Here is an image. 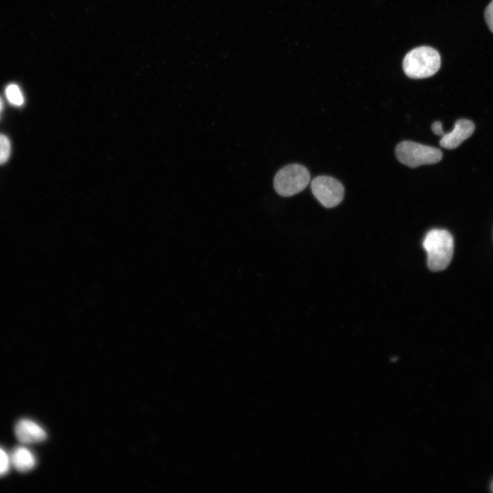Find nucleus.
I'll use <instances>...</instances> for the list:
<instances>
[{
  "mask_svg": "<svg viewBox=\"0 0 493 493\" xmlns=\"http://www.w3.org/2000/svg\"><path fill=\"white\" fill-rule=\"evenodd\" d=\"M10 465V455L0 447V477L4 476L8 472Z\"/></svg>",
  "mask_w": 493,
  "mask_h": 493,
  "instance_id": "9b49d317",
  "label": "nucleus"
},
{
  "mask_svg": "<svg viewBox=\"0 0 493 493\" xmlns=\"http://www.w3.org/2000/svg\"><path fill=\"white\" fill-rule=\"evenodd\" d=\"M309 180L310 174L306 167L299 164H291L277 173L273 185L279 195L290 197L305 189Z\"/></svg>",
  "mask_w": 493,
  "mask_h": 493,
  "instance_id": "20e7f679",
  "label": "nucleus"
},
{
  "mask_svg": "<svg viewBox=\"0 0 493 493\" xmlns=\"http://www.w3.org/2000/svg\"><path fill=\"white\" fill-rule=\"evenodd\" d=\"M485 19L489 29L493 32V0L485 9Z\"/></svg>",
  "mask_w": 493,
  "mask_h": 493,
  "instance_id": "f8f14e48",
  "label": "nucleus"
},
{
  "mask_svg": "<svg viewBox=\"0 0 493 493\" xmlns=\"http://www.w3.org/2000/svg\"><path fill=\"white\" fill-rule=\"evenodd\" d=\"M11 144L9 138L0 134V164L5 163L10 157Z\"/></svg>",
  "mask_w": 493,
  "mask_h": 493,
  "instance_id": "9d476101",
  "label": "nucleus"
},
{
  "mask_svg": "<svg viewBox=\"0 0 493 493\" xmlns=\"http://www.w3.org/2000/svg\"><path fill=\"white\" fill-rule=\"evenodd\" d=\"M475 128V124L470 120H457L455 123L453 129L442 135L440 140V144L446 149H455L472 134Z\"/></svg>",
  "mask_w": 493,
  "mask_h": 493,
  "instance_id": "423d86ee",
  "label": "nucleus"
},
{
  "mask_svg": "<svg viewBox=\"0 0 493 493\" xmlns=\"http://www.w3.org/2000/svg\"><path fill=\"white\" fill-rule=\"evenodd\" d=\"M440 64L439 53L432 47L422 46L412 49L405 55L403 68L409 77L421 79L434 75Z\"/></svg>",
  "mask_w": 493,
  "mask_h": 493,
  "instance_id": "f03ea898",
  "label": "nucleus"
},
{
  "mask_svg": "<svg viewBox=\"0 0 493 493\" xmlns=\"http://www.w3.org/2000/svg\"><path fill=\"white\" fill-rule=\"evenodd\" d=\"M314 196L325 207L338 205L343 199L344 189L336 179L325 175L318 176L311 182Z\"/></svg>",
  "mask_w": 493,
  "mask_h": 493,
  "instance_id": "39448f33",
  "label": "nucleus"
},
{
  "mask_svg": "<svg viewBox=\"0 0 493 493\" xmlns=\"http://www.w3.org/2000/svg\"><path fill=\"white\" fill-rule=\"evenodd\" d=\"M422 246L427 254V266L432 271L444 270L451 263L454 251V240L445 229H433L427 232Z\"/></svg>",
  "mask_w": 493,
  "mask_h": 493,
  "instance_id": "f257e3e1",
  "label": "nucleus"
},
{
  "mask_svg": "<svg viewBox=\"0 0 493 493\" xmlns=\"http://www.w3.org/2000/svg\"><path fill=\"white\" fill-rule=\"evenodd\" d=\"M395 155L400 162L411 168L435 164L442 157L439 149L409 140L397 144Z\"/></svg>",
  "mask_w": 493,
  "mask_h": 493,
  "instance_id": "7ed1b4c3",
  "label": "nucleus"
},
{
  "mask_svg": "<svg viewBox=\"0 0 493 493\" xmlns=\"http://www.w3.org/2000/svg\"><path fill=\"white\" fill-rule=\"evenodd\" d=\"M431 129L436 135L442 136L444 134L442 129V125L440 121H435L431 125Z\"/></svg>",
  "mask_w": 493,
  "mask_h": 493,
  "instance_id": "ddd939ff",
  "label": "nucleus"
},
{
  "mask_svg": "<svg viewBox=\"0 0 493 493\" xmlns=\"http://www.w3.org/2000/svg\"><path fill=\"white\" fill-rule=\"evenodd\" d=\"M17 440L23 444H33L47 438L45 431L36 422L27 418L19 420L14 427Z\"/></svg>",
  "mask_w": 493,
  "mask_h": 493,
  "instance_id": "0eeeda50",
  "label": "nucleus"
},
{
  "mask_svg": "<svg viewBox=\"0 0 493 493\" xmlns=\"http://www.w3.org/2000/svg\"><path fill=\"white\" fill-rule=\"evenodd\" d=\"M490 489H491V491L493 492V481H492V483H491Z\"/></svg>",
  "mask_w": 493,
  "mask_h": 493,
  "instance_id": "2eb2a0df",
  "label": "nucleus"
},
{
  "mask_svg": "<svg viewBox=\"0 0 493 493\" xmlns=\"http://www.w3.org/2000/svg\"><path fill=\"white\" fill-rule=\"evenodd\" d=\"M5 95L10 104L21 106L24 103V97L19 87L16 84H10L5 89Z\"/></svg>",
  "mask_w": 493,
  "mask_h": 493,
  "instance_id": "1a4fd4ad",
  "label": "nucleus"
},
{
  "mask_svg": "<svg viewBox=\"0 0 493 493\" xmlns=\"http://www.w3.org/2000/svg\"><path fill=\"white\" fill-rule=\"evenodd\" d=\"M11 464L21 472H27L32 470L36 464V459L32 452L22 446L15 447L10 455Z\"/></svg>",
  "mask_w": 493,
  "mask_h": 493,
  "instance_id": "6e6552de",
  "label": "nucleus"
},
{
  "mask_svg": "<svg viewBox=\"0 0 493 493\" xmlns=\"http://www.w3.org/2000/svg\"><path fill=\"white\" fill-rule=\"evenodd\" d=\"M3 105L1 99L0 98V115L3 110Z\"/></svg>",
  "mask_w": 493,
  "mask_h": 493,
  "instance_id": "4468645a",
  "label": "nucleus"
}]
</instances>
